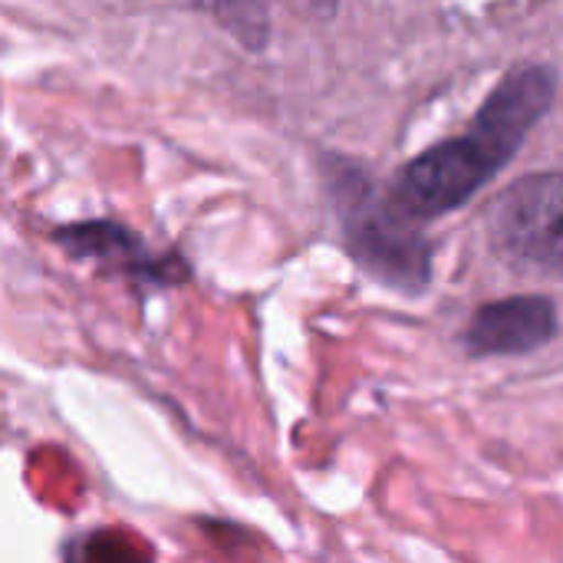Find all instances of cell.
<instances>
[{"label":"cell","mask_w":563,"mask_h":563,"mask_svg":"<svg viewBox=\"0 0 563 563\" xmlns=\"http://www.w3.org/2000/svg\"><path fill=\"white\" fill-rule=\"evenodd\" d=\"M558 92L544 63L515 66L478 109L468 132L416 155L393 185V205L412 221H435L478 195L525 145Z\"/></svg>","instance_id":"cell-1"},{"label":"cell","mask_w":563,"mask_h":563,"mask_svg":"<svg viewBox=\"0 0 563 563\" xmlns=\"http://www.w3.org/2000/svg\"><path fill=\"white\" fill-rule=\"evenodd\" d=\"M333 201L343 218L346 247L366 274L402 294H419L429 287L432 251L412 228L416 221L402 214L393 198L376 195L363 172L340 165L333 172Z\"/></svg>","instance_id":"cell-2"},{"label":"cell","mask_w":563,"mask_h":563,"mask_svg":"<svg viewBox=\"0 0 563 563\" xmlns=\"http://www.w3.org/2000/svg\"><path fill=\"white\" fill-rule=\"evenodd\" d=\"M492 244L518 267L563 277V172L515 181L492 208Z\"/></svg>","instance_id":"cell-3"},{"label":"cell","mask_w":563,"mask_h":563,"mask_svg":"<svg viewBox=\"0 0 563 563\" xmlns=\"http://www.w3.org/2000/svg\"><path fill=\"white\" fill-rule=\"evenodd\" d=\"M558 333V307L548 297L525 294L475 310L465 346L472 356H521L548 346Z\"/></svg>","instance_id":"cell-4"},{"label":"cell","mask_w":563,"mask_h":563,"mask_svg":"<svg viewBox=\"0 0 563 563\" xmlns=\"http://www.w3.org/2000/svg\"><path fill=\"white\" fill-rule=\"evenodd\" d=\"M53 238L76 257H89V261H102L122 274H129L132 280H145L152 287H165V284H178L188 277V267L172 257L168 264L152 257L148 247L142 244V238L115 221H82V224H69L53 231Z\"/></svg>","instance_id":"cell-5"},{"label":"cell","mask_w":563,"mask_h":563,"mask_svg":"<svg viewBox=\"0 0 563 563\" xmlns=\"http://www.w3.org/2000/svg\"><path fill=\"white\" fill-rule=\"evenodd\" d=\"M195 3L208 10L244 46L261 49L267 43V33H271L267 0H195Z\"/></svg>","instance_id":"cell-6"},{"label":"cell","mask_w":563,"mask_h":563,"mask_svg":"<svg viewBox=\"0 0 563 563\" xmlns=\"http://www.w3.org/2000/svg\"><path fill=\"white\" fill-rule=\"evenodd\" d=\"M300 3H307L313 13H327V16H330V13L336 10V3H340V0H300Z\"/></svg>","instance_id":"cell-7"}]
</instances>
